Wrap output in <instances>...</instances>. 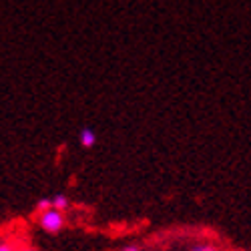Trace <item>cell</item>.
Returning <instances> with one entry per match:
<instances>
[{
	"instance_id": "6da1fadb",
	"label": "cell",
	"mask_w": 251,
	"mask_h": 251,
	"mask_svg": "<svg viewBox=\"0 0 251 251\" xmlns=\"http://www.w3.org/2000/svg\"><path fill=\"white\" fill-rule=\"evenodd\" d=\"M38 223L47 233H58L62 225H65V215H62V211H58V209H49V211L40 213Z\"/></svg>"
},
{
	"instance_id": "7a4b0ae2",
	"label": "cell",
	"mask_w": 251,
	"mask_h": 251,
	"mask_svg": "<svg viewBox=\"0 0 251 251\" xmlns=\"http://www.w3.org/2000/svg\"><path fill=\"white\" fill-rule=\"evenodd\" d=\"M78 139H80V145H82L85 149H91L93 145L97 143V135H95V131L89 129V127H85V129L80 131V137H78Z\"/></svg>"
},
{
	"instance_id": "3957f363",
	"label": "cell",
	"mask_w": 251,
	"mask_h": 251,
	"mask_svg": "<svg viewBox=\"0 0 251 251\" xmlns=\"http://www.w3.org/2000/svg\"><path fill=\"white\" fill-rule=\"evenodd\" d=\"M52 209H58V211H65V209H69V197L62 195V193H56L52 197Z\"/></svg>"
},
{
	"instance_id": "277c9868",
	"label": "cell",
	"mask_w": 251,
	"mask_h": 251,
	"mask_svg": "<svg viewBox=\"0 0 251 251\" xmlns=\"http://www.w3.org/2000/svg\"><path fill=\"white\" fill-rule=\"evenodd\" d=\"M49 209H52V199H49V197L40 199V201L36 203V211H38V213H45V211H49Z\"/></svg>"
},
{
	"instance_id": "5b68a950",
	"label": "cell",
	"mask_w": 251,
	"mask_h": 251,
	"mask_svg": "<svg viewBox=\"0 0 251 251\" xmlns=\"http://www.w3.org/2000/svg\"><path fill=\"white\" fill-rule=\"evenodd\" d=\"M191 251H215V247H213V245H207V243H199V245H195Z\"/></svg>"
},
{
	"instance_id": "8992f818",
	"label": "cell",
	"mask_w": 251,
	"mask_h": 251,
	"mask_svg": "<svg viewBox=\"0 0 251 251\" xmlns=\"http://www.w3.org/2000/svg\"><path fill=\"white\" fill-rule=\"evenodd\" d=\"M0 251H14V247H12L10 243H6V241H2V243H0Z\"/></svg>"
},
{
	"instance_id": "52a82bcc",
	"label": "cell",
	"mask_w": 251,
	"mask_h": 251,
	"mask_svg": "<svg viewBox=\"0 0 251 251\" xmlns=\"http://www.w3.org/2000/svg\"><path fill=\"white\" fill-rule=\"evenodd\" d=\"M123 251H141V249H139L137 245H129V247H125Z\"/></svg>"
},
{
	"instance_id": "ba28073f",
	"label": "cell",
	"mask_w": 251,
	"mask_h": 251,
	"mask_svg": "<svg viewBox=\"0 0 251 251\" xmlns=\"http://www.w3.org/2000/svg\"><path fill=\"white\" fill-rule=\"evenodd\" d=\"M20 251H32V249H20Z\"/></svg>"
}]
</instances>
